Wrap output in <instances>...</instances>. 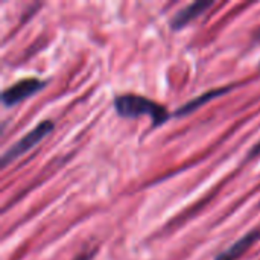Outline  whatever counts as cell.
<instances>
[{
  "label": "cell",
  "instance_id": "obj_8",
  "mask_svg": "<svg viewBox=\"0 0 260 260\" xmlns=\"http://www.w3.org/2000/svg\"><path fill=\"white\" fill-rule=\"evenodd\" d=\"M259 154H260V142L257 143V145H254V148L250 151L248 157H250V158H253V157H256V155H259Z\"/></svg>",
  "mask_w": 260,
  "mask_h": 260
},
{
  "label": "cell",
  "instance_id": "obj_7",
  "mask_svg": "<svg viewBox=\"0 0 260 260\" xmlns=\"http://www.w3.org/2000/svg\"><path fill=\"white\" fill-rule=\"evenodd\" d=\"M96 253H98V250L93 248V250H90V251H85V253L79 254L75 260H93L94 259V256H96Z\"/></svg>",
  "mask_w": 260,
  "mask_h": 260
},
{
  "label": "cell",
  "instance_id": "obj_6",
  "mask_svg": "<svg viewBox=\"0 0 260 260\" xmlns=\"http://www.w3.org/2000/svg\"><path fill=\"white\" fill-rule=\"evenodd\" d=\"M232 88H233L232 85H227V87H222V88L209 90L207 93H203V94L193 98L192 101H189L187 104H184L183 107H180V108L175 111L174 116H177V117L187 116V114L197 111L198 108H201L203 105H206L207 102H210V101H213V99H216V98H219V96H222V94H227L229 91H232Z\"/></svg>",
  "mask_w": 260,
  "mask_h": 260
},
{
  "label": "cell",
  "instance_id": "obj_1",
  "mask_svg": "<svg viewBox=\"0 0 260 260\" xmlns=\"http://www.w3.org/2000/svg\"><path fill=\"white\" fill-rule=\"evenodd\" d=\"M113 105H114L116 113L120 117L137 119L140 116H148L152 120L154 126L163 125L171 117V114L161 104H158L152 99H148L145 96H139V94L116 96Z\"/></svg>",
  "mask_w": 260,
  "mask_h": 260
},
{
  "label": "cell",
  "instance_id": "obj_3",
  "mask_svg": "<svg viewBox=\"0 0 260 260\" xmlns=\"http://www.w3.org/2000/svg\"><path fill=\"white\" fill-rule=\"evenodd\" d=\"M46 81H41L38 78H26L21 79L18 82H15L14 85L8 87L3 93H2V102L6 107H14L17 104H20L21 101L30 98L32 94L38 93L40 90H43L46 87Z\"/></svg>",
  "mask_w": 260,
  "mask_h": 260
},
{
  "label": "cell",
  "instance_id": "obj_4",
  "mask_svg": "<svg viewBox=\"0 0 260 260\" xmlns=\"http://www.w3.org/2000/svg\"><path fill=\"white\" fill-rule=\"evenodd\" d=\"M213 6V2H195L187 5L186 8L180 9L171 20V27L174 30H180L183 27H186L192 20H195L197 17H200L203 12H206L209 8Z\"/></svg>",
  "mask_w": 260,
  "mask_h": 260
},
{
  "label": "cell",
  "instance_id": "obj_9",
  "mask_svg": "<svg viewBox=\"0 0 260 260\" xmlns=\"http://www.w3.org/2000/svg\"><path fill=\"white\" fill-rule=\"evenodd\" d=\"M254 38H256V40H260V29L256 32V34H254Z\"/></svg>",
  "mask_w": 260,
  "mask_h": 260
},
{
  "label": "cell",
  "instance_id": "obj_2",
  "mask_svg": "<svg viewBox=\"0 0 260 260\" xmlns=\"http://www.w3.org/2000/svg\"><path fill=\"white\" fill-rule=\"evenodd\" d=\"M53 128H55V125H53L52 120H43L41 123H38L34 129H30L24 137H21L17 143H14L2 155V166L6 168L9 163H12L14 160H17L18 157H21L23 154H26L27 151H30L41 140H44L53 131Z\"/></svg>",
  "mask_w": 260,
  "mask_h": 260
},
{
  "label": "cell",
  "instance_id": "obj_5",
  "mask_svg": "<svg viewBox=\"0 0 260 260\" xmlns=\"http://www.w3.org/2000/svg\"><path fill=\"white\" fill-rule=\"evenodd\" d=\"M260 239V230H251L244 238L238 239L232 247H229L225 251L219 253L215 260H238L244 253H247L257 241Z\"/></svg>",
  "mask_w": 260,
  "mask_h": 260
}]
</instances>
